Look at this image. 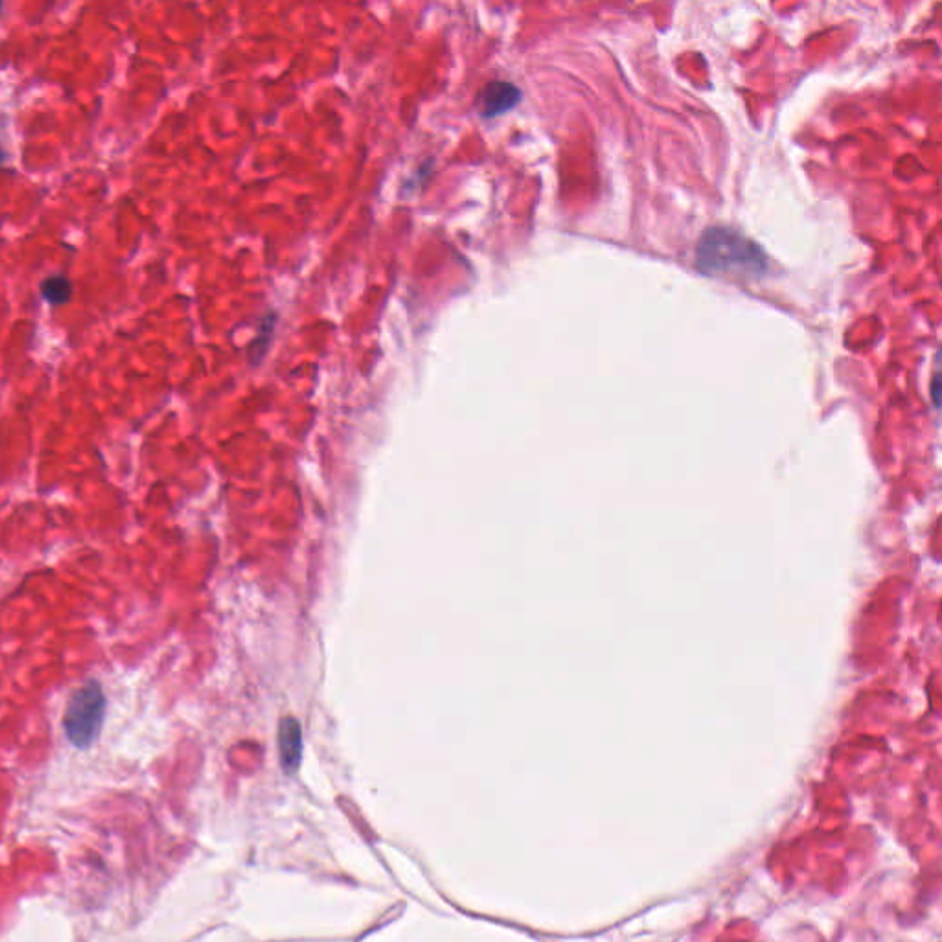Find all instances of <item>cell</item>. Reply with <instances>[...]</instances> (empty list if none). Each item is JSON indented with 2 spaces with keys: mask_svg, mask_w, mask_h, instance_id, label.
Wrapping results in <instances>:
<instances>
[{
  "mask_svg": "<svg viewBox=\"0 0 942 942\" xmlns=\"http://www.w3.org/2000/svg\"><path fill=\"white\" fill-rule=\"evenodd\" d=\"M696 268L704 274H739L761 279L768 273V257L761 245L731 227H709L696 247Z\"/></svg>",
  "mask_w": 942,
  "mask_h": 942,
  "instance_id": "obj_1",
  "label": "cell"
},
{
  "mask_svg": "<svg viewBox=\"0 0 942 942\" xmlns=\"http://www.w3.org/2000/svg\"><path fill=\"white\" fill-rule=\"evenodd\" d=\"M280 761L285 772H297L303 758V729L295 718L287 716L280 721L279 728Z\"/></svg>",
  "mask_w": 942,
  "mask_h": 942,
  "instance_id": "obj_4",
  "label": "cell"
},
{
  "mask_svg": "<svg viewBox=\"0 0 942 942\" xmlns=\"http://www.w3.org/2000/svg\"><path fill=\"white\" fill-rule=\"evenodd\" d=\"M43 298L47 303L59 306L69 303L72 297V284L64 276H50L42 284Z\"/></svg>",
  "mask_w": 942,
  "mask_h": 942,
  "instance_id": "obj_5",
  "label": "cell"
},
{
  "mask_svg": "<svg viewBox=\"0 0 942 942\" xmlns=\"http://www.w3.org/2000/svg\"><path fill=\"white\" fill-rule=\"evenodd\" d=\"M0 8H2V4H0Z\"/></svg>",
  "mask_w": 942,
  "mask_h": 942,
  "instance_id": "obj_7",
  "label": "cell"
},
{
  "mask_svg": "<svg viewBox=\"0 0 942 942\" xmlns=\"http://www.w3.org/2000/svg\"><path fill=\"white\" fill-rule=\"evenodd\" d=\"M105 718V694L98 681H87L70 696L63 729L70 744L85 750L98 739Z\"/></svg>",
  "mask_w": 942,
  "mask_h": 942,
  "instance_id": "obj_2",
  "label": "cell"
},
{
  "mask_svg": "<svg viewBox=\"0 0 942 942\" xmlns=\"http://www.w3.org/2000/svg\"><path fill=\"white\" fill-rule=\"evenodd\" d=\"M2 161H4V153H2V150H0V163H2Z\"/></svg>",
  "mask_w": 942,
  "mask_h": 942,
  "instance_id": "obj_6",
  "label": "cell"
},
{
  "mask_svg": "<svg viewBox=\"0 0 942 942\" xmlns=\"http://www.w3.org/2000/svg\"><path fill=\"white\" fill-rule=\"evenodd\" d=\"M521 99V91L508 82H492L479 94V107L484 118H495L510 111Z\"/></svg>",
  "mask_w": 942,
  "mask_h": 942,
  "instance_id": "obj_3",
  "label": "cell"
}]
</instances>
